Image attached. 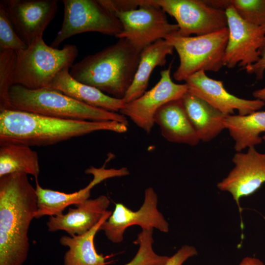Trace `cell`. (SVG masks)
Returning <instances> with one entry per match:
<instances>
[{"mask_svg":"<svg viewBox=\"0 0 265 265\" xmlns=\"http://www.w3.org/2000/svg\"><path fill=\"white\" fill-rule=\"evenodd\" d=\"M138 2V8L112 13L123 27L116 37L127 39L141 52L156 41L177 32L179 27L168 22L166 13L153 0Z\"/></svg>","mask_w":265,"mask_h":265,"instance_id":"ba28073f","label":"cell"},{"mask_svg":"<svg viewBox=\"0 0 265 265\" xmlns=\"http://www.w3.org/2000/svg\"><path fill=\"white\" fill-rule=\"evenodd\" d=\"M62 2L63 20L51 43L53 48L76 34L97 32L116 37L122 30L120 20L99 0H63Z\"/></svg>","mask_w":265,"mask_h":265,"instance_id":"52a82bcc","label":"cell"},{"mask_svg":"<svg viewBox=\"0 0 265 265\" xmlns=\"http://www.w3.org/2000/svg\"><path fill=\"white\" fill-rule=\"evenodd\" d=\"M9 99L11 109L60 119L129 124L127 118L120 113L89 106L53 89L32 90L14 84Z\"/></svg>","mask_w":265,"mask_h":265,"instance_id":"277c9868","label":"cell"},{"mask_svg":"<svg viewBox=\"0 0 265 265\" xmlns=\"http://www.w3.org/2000/svg\"><path fill=\"white\" fill-rule=\"evenodd\" d=\"M16 53L10 50H0V111L11 109L9 93L14 84Z\"/></svg>","mask_w":265,"mask_h":265,"instance_id":"d4e9b609","label":"cell"},{"mask_svg":"<svg viewBox=\"0 0 265 265\" xmlns=\"http://www.w3.org/2000/svg\"><path fill=\"white\" fill-rule=\"evenodd\" d=\"M110 201L105 195L88 199L69 208L66 214L51 216L47 223L49 231L66 232L70 236L81 235L93 227L107 211Z\"/></svg>","mask_w":265,"mask_h":265,"instance_id":"e0dca14e","label":"cell"},{"mask_svg":"<svg viewBox=\"0 0 265 265\" xmlns=\"http://www.w3.org/2000/svg\"><path fill=\"white\" fill-rule=\"evenodd\" d=\"M224 124L235 142V150L242 152L262 142L261 134L265 132V111L258 110L245 115H227Z\"/></svg>","mask_w":265,"mask_h":265,"instance_id":"603a6c76","label":"cell"},{"mask_svg":"<svg viewBox=\"0 0 265 265\" xmlns=\"http://www.w3.org/2000/svg\"><path fill=\"white\" fill-rule=\"evenodd\" d=\"M232 161L234 167L217 187L231 194L241 214V198L253 194L265 183V153L250 147L246 153L236 152Z\"/></svg>","mask_w":265,"mask_h":265,"instance_id":"4fadbf2b","label":"cell"},{"mask_svg":"<svg viewBox=\"0 0 265 265\" xmlns=\"http://www.w3.org/2000/svg\"><path fill=\"white\" fill-rule=\"evenodd\" d=\"M173 50L172 46L162 39L147 46L141 52L133 81L123 99L125 103L137 99L146 92L154 69L157 66L164 65L166 57L173 53Z\"/></svg>","mask_w":265,"mask_h":265,"instance_id":"7402d4cb","label":"cell"},{"mask_svg":"<svg viewBox=\"0 0 265 265\" xmlns=\"http://www.w3.org/2000/svg\"><path fill=\"white\" fill-rule=\"evenodd\" d=\"M9 18L20 38L29 46L43 37L54 17L56 0H3Z\"/></svg>","mask_w":265,"mask_h":265,"instance_id":"5bb4252c","label":"cell"},{"mask_svg":"<svg viewBox=\"0 0 265 265\" xmlns=\"http://www.w3.org/2000/svg\"><path fill=\"white\" fill-rule=\"evenodd\" d=\"M27 45L20 38L9 18L5 7L0 2V50H10L16 53L26 49Z\"/></svg>","mask_w":265,"mask_h":265,"instance_id":"4316f807","label":"cell"},{"mask_svg":"<svg viewBox=\"0 0 265 265\" xmlns=\"http://www.w3.org/2000/svg\"><path fill=\"white\" fill-rule=\"evenodd\" d=\"M0 177L14 173H23L33 176L35 179L40 173L37 152L24 144H0Z\"/></svg>","mask_w":265,"mask_h":265,"instance_id":"cb8c5ba5","label":"cell"},{"mask_svg":"<svg viewBox=\"0 0 265 265\" xmlns=\"http://www.w3.org/2000/svg\"><path fill=\"white\" fill-rule=\"evenodd\" d=\"M69 67L62 69L47 88L58 91L89 106L111 112H119L125 106L123 99L108 96L97 88L81 83L70 74Z\"/></svg>","mask_w":265,"mask_h":265,"instance_id":"d6986e66","label":"cell"},{"mask_svg":"<svg viewBox=\"0 0 265 265\" xmlns=\"http://www.w3.org/2000/svg\"><path fill=\"white\" fill-rule=\"evenodd\" d=\"M225 12L229 34L224 66L231 69L238 65L244 69L260 58L265 43V26L245 22L231 5L225 9Z\"/></svg>","mask_w":265,"mask_h":265,"instance_id":"30bf717a","label":"cell"},{"mask_svg":"<svg viewBox=\"0 0 265 265\" xmlns=\"http://www.w3.org/2000/svg\"><path fill=\"white\" fill-rule=\"evenodd\" d=\"M111 213V211H107L100 220L83 234L61 237L60 244L68 248L64 256V265H107L113 263L106 261L109 256L98 254L94 243L96 234Z\"/></svg>","mask_w":265,"mask_h":265,"instance_id":"44dd1931","label":"cell"},{"mask_svg":"<svg viewBox=\"0 0 265 265\" xmlns=\"http://www.w3.org/2000/svg\"><path fill=\"white\" fill-rule=\"evenodd\" d=\"M182 99L200 141H211L225 129L224 121L227 115L188 91Z\"/></svg>","mask_w":265,"mask_h":265,"instance_id":"ffe728a7","label":"cell"},{"mask_svg":"<svg viewBox=\"0 0 265 265\" xmlns=\"http://www.w3.org/2000/svg\"><path fill=\"white\" fill-rule=\"evenodd\" d=\"M127 130V125L114 121L64 119L15 109L0 111V144L48 146L99 131Z\"/></svg>","mask_w":265,"mask_h":265,"instance_id":"7a4b0ae2","label":"cell"},{"mask_svg":"<svg viewBox=\"0 0 265 265\" xmlns=\"http://www.w3.org/2000/svg\"><path fill=\"white\" fill-rule=\"evenodd\" d=\"M244 69L247 73L254 75L258 80L263 78L265 72V43L261 49L259 60Z\"/></svg>","mask_w":265,"mask_h":265,"instance_id":"f1b7e54d","label":"cell"},{"mask_svg":"<svg viewBox=\"0 0 265 265\" xmlns=\"http://www.w3.org/2000/svg\"><path fill=\"white\" fill-rule=\"evenodd\" d=\"M141 51L126 39L85 56L69 72L76 80L123 99L136 73Z\"/></svg>","mask_w":265,"mask_h":265,"instance_id":"3957f363","label":"cell"},{"mask_svg":"<svg viewBox=\"0 0 265 265\" xmlns=\"http://www.w3.org/2000/svg\"><path fill=\"white\" fill-rule=\"evenodd\" d=\"M182 98L171 101L159 108L155 115L154 122L159 127L162 136L168 141L195 146L200 140Z\"/></svg>","mask_w":265,"mask_h":265,"instance_id":"ac0fdd59","label":"cell"},{"mask_svg":"<svg viewBox=\"0 0 265 265\" xmlns=\"http://www.w3.org/2000/svg\"><path fill=\"white\" fill-rule=\"evenodd\" d=\"M185 81L189 92L226 115L233 114L237 110L239 115H245L265 106L260 100L244 99L231 94L222 81L209 78L203 71L192 74Z\"/></svg>","mask_w":265,"mask_h":265,"instance_id":"9a60e30c","label":"cell"},{"mask_svg":"<svg viewBox=\"0 0 265 265\" xmlns=\"http://www.w3.org/2000/svg\"><path fill=\"white\" fill-rule=\"evenodd\" d=\"M174 17L182 36L202 35L227 27L225 10L214 7L203 0H153Z\"/></svg>","mask_w":265,"mask_h":265,"instance_id":"9c48e42d","label":"cell"},{"mask_svg":"<svg viewBox=\"0 0 265 265\" xmlns=\"http://www.w3.org/2000/svg\"><path fill=\"white\" fill-rule=\"evenodd\" d=\"M238 265H265L260 259L252 257L243 258Z\"/></svg>","mask_w":265,"mask_h":265,"instance_id":"f546056e","label":"cell"},{"mask_svg":"<svg viewBox=\"0 0 265 265\" xmlns=\"http://www.w3.org/2000/svg\"><path fill=\"white\" fill-rule=\"evenodd\" d=\"M252 95L255 99L260 100L265 104V87L254 91Z\"/></svg>","mask_w":265,"mask_h":265,"instance_id":"4dcf8cb0","label":"cell"},{"mask_svg":"<svg viewBox=\"0 0 265 265\" xmlns=\"http://www.w3.org/2000/svg\"><path fill=\"white\" fill-rule=\"evenodd\" d=\"M171 65L161 71L160 79L151 89L137 99L126 103L119 113L128 117L147 133L151 132L155 124L157 111L165 104L181 99L188 91V86L173 82L170 76Z\"/></svg>","mask_w":265,"mask_h":265,"instance_id":"7c38bea8","label":"cell"},{"mask_svg":"<svg viewBox=\"0 0 265 265\" xmlns=\"http://www.w3.org/2000/svg\"><path fill=\"white\" fill-rule=\"evenodd\" d=\"M78 55L75 45L58 49L48 46L40 37L16 53L14 84L32 90L47 88L62 69L72 67Z\"/></svg>","mask_w":265,"mask_h":265,"instance_id":"5b68a950","label":"cell"},{"mask_svg":"<svg viewBox=\"0 0 265 265\" xmlns=\"http://www.w3.org/2000/svg\"><path fill=\"white\" fill-rule=\"evenodd\" d=\"M37 210L35 188L27 175L0 177V265H22L29 248L28 231Z\"/></svg>","mask_w":265,"mask_h":265,"instance_id":"6da1fadb","label":"cell"},{"mask_svg":"<svg viewBox=\"0 0 265 265\" xmlns=\"http://www.w3.org/2000/svg\"><path fill=\"white\" fill-rule=\"evenodd\" d=\"M225 2L226 8L232 5L245 22L265 26V0H225Z\"/></svg>","mask_w":265,"mask_h":265,"instance_id":"484cf974","label":"cell"},{"mask_svg":"<svg viewBox=\"0 0 265 265\" xmlns=\"http://www.w3.org/2000/svg\"><path fill=\"white\" fill-rule=\"evenodd\" d=\"M262 139H263V141L265 142V134L264 135V136H262Z\"/></svg>","mask_w":265,"mask_h":265,"instance_id":"1f68e13d","label":"cell"},{"mask_svg":"<svg viewBox=\"0 0 265 265\" xmlns=\"http://www.w3.org/2000/svg\"><path fill=\"white\" fill-rule=\"evenodd\" d=\"M85 173L91 174L94 177L84 188L73 193H66L41 187L36 181V192L37 197V210L35 218L45 215L55 216L63 213L64 209L71 205H76L89 199L91 189L103 181L110 178L120 177L119 169L97 168L91 167Z\"/></svg>","mask_w":265,"mask_h":265,"instance_id":"2e32d148","label":"cell"},{"mask_svg":"<svg viewBox=\"0 0 265 265\" xmlns=\"http://www.w3.org/2000/svg\"><path fill=\"white\" fill-rule=\"evenodd\" d=\"M158 196L152 187L147 188L142 206L136 211L128 208L122 203L115 204L114 211L102 223L99 231H103L108 240L121 242L127 228L138 225L144 230L156 228L163 233L169 231V224L158 210Z\"/></svg>","mask_w":265,"mask_h":265,"instance_id":"8fae6325","label":"cell"},{"mask_svg":"<svg viewBox=\"0 0 265 265\" xmlns=\"http://www.w3.org/2000/svg\"><path fill=\"white\" fill-rule=\"evenodd\" d=\"M196 248L193 246L185 245L181 247L174 255L169 257L164 265H183L189 258L198 255Z\"/></svg>","mask_w":265,"mask_h":265,"instance_id":"83f0119b","label":"cell"},{"mask_svg":"<svg viewBox=\"0 0 265 265\" xmlns=\"http://www.w3.org/2000/svg\"><path fill=\"white\" fill-rule=\"evenodd\" d=\"M228 34L225 27L202 35L182 36L176 32L166 36L164 39L176 50L180 59L174 79L185 81L200 71H219L224 66Z\"/></svg>","mask_w":265,"mask_h":265,"instance_id":"8992f818","label":"cell"}]
</instances>
